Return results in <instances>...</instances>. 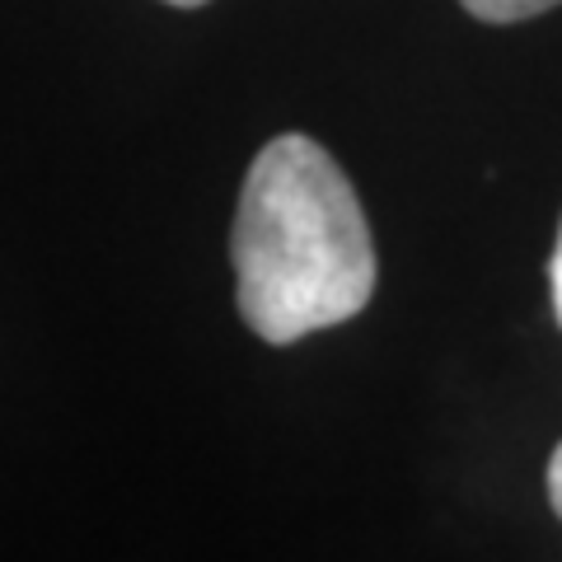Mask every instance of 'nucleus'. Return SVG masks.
Instances as JSON below:
<instances>
[{
    "instance_id": "f257e3e1",
    "label": "nucleus",
    "mask_w": 562,
    "mask_h": 562,
    "mask_svg": "<svg viewBox=\"0 0 562 562\" xmlns=\"http://www.w3.org/2000/svg\"><path fill=\"white\" fill-rule=\"evenodd\" d=\"M231 258L244 324L272 347L357 319L375 295V244L357 188L301 132L272 136L244 173Z\"/></svg>"
},
{
    "instance_id": "39448f33",
    "label": "nucleus",
    "mask_w": 562,
    "mask_h": 562,
    "mask_svg": "<svg viewBox=\"0 0 562 562\" xmlns=\"http://www.w3.org/2000/svg\"><path fill=\"white\" fill-rule=\"evenodd\" d=\"M165 5H179V10H198V5H206V0H165Z\"/></svg>"
},
{
    "instance_id": "20e7f679",
    "label": "nucleus",
    "mask_w": 562,
    "mask_h": 562,
    "mask_svg": "<svg viewBox=\"0 0 562 562\" xmlns=\"http://www.w3.org/2000/svg\"><path fill=\"white\" fill-rule=\"evenodd\" d=\"M549 277H553V305H558V324H562V239H558V254L549 262Z\"/></svg>"
},
{
    "instance_id": "f03ea898",
    "label": "nucleus",
    "mask_w": 562,
    "mask_h": 562,
    "mask_svg": "<svg viewBox=\"0 0 562 562\" xmlns=\"http://www.w3.org/2000/svg\"><path fill=\"white\" fill-rule=\"evenodd\" d=\"M460 5L483 24H520V20H535V14L562 5V0H460Z\"/></svg>"
},
{
    "instance_id": "7ed1b4c3",
    "label": "nucleus",
    "mask_w": 562,
    "mask_h": 562,
    "mask_svg": "<svg viewBox=\"0 0 562 562\" xmlns=\"http://www.w3.org/2000/svg\"><path fill=\"white\" fill-rule=\"evenodd\" d=\"M549 502H553V512L562 516V446L553 450V460H549Z\"/></svg>"
}]
</instances>
